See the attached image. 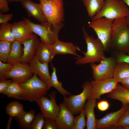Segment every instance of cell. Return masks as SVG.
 <instances>
[{
    "label": "cell",
    "mask_w": 129,
    "mask_h": 129,
    "mask_svg": "<svg viewBox=\"0 0 129 129\" xmlns=\"http://www.w3.org/2000/svg\"><path fill=\"white\" fill-rule=\"evenodd\" d=\"M22 91V89L20 84L12 81L3 94L9 98L19 99Z\"/></svg>",
    "instance_id": "cell-29"
},
{
    "label": "cell",
    "mask_w": 129,
    "mask_h": 129,
    "mask_svg": "<svg viewBox=\"0 0 129 129\" xmlns=\"http://www.w3.org/2000/svg\"><path fill=\"white\" fill-rule=\"evenodd\" d=\"M40 4L48 22L54 25L63 23L64 20L63 0H45Z\"/></svg>",
    "instance_id": "cell-6"
},
{
    "label": "cell",
    "mask_w": 129,
    "mask_h": 129,
    "mask_svg": "<svg viewBox=\"0 0 129 129\" xmlns=\"http://www.w3.org/2000/svg\"><path fill=\"white\" fill-rule=\"evenodd\" d=\"M114 20L103 17L92 21L89 26L92 28L102 43L105 51L110 49L113 25Z\"/></svg>",
    "instance_id": "cell-8"
},
{
    "label": "cell",
    "mask_w": 129,
    "mask_h": 129,
    "mask_svg": "<svg viewBox=\"0 0 129 129\" xmlns=\"http://www.w3.org/2000/svg\"><path fill=\"white\" fill-rule=\"evenodd\" d=\"M98 109L101 111H104L108 109L109 107V104L106 100H102L97 103Z\"/></svg>",
    "instance_id": "cell-41"
},
{
    "label": "cell",
    "mask_w": 129,
    "mask_h": 129,
    "mask_svg": "<svg viewBox=\"0 0 129 129\" xmlns=\"http://www.w3.org/2000/svg\"><path fill=\"white\" fill-rule=\"evenodd\" d=\"M129 126V108L126 111L117 122L111 127L122 129L123 128V126Z\"/></svg>",
    "instance_id": "cell-33"
},
{
    "label": "cell",
    "mask_w": 129,
    "mask_h": 129,
    "mask_svg": "<svg viewBox=\"0 0 129 129\" xmlns=\"http://www.w3.org/2000/svg\"><path fill=\"white\" fill-rule=\"evenodd\" d=\"M53 57L59 54H71L74 55L78 58L82 57L78 54L77 51H79L82 52L79 47L75 46L71 42H65L60 41L59 38L55 41L53 45Z\"/></svg>",
    "instance_id": "cell-16"
},
{
    "label": "cell",
    "mask_w": 129,
    "mask_h": 129,
    "mask_svg": "<svg viewBox=\"0 0 129 129\" xmlns=\"http://www.w3.org/2000/svg\"><path fill=\"white\" fill-rule=\"evenodd\" d=\"M100 64L95 63H90L92 72V76L94 80H101L113 78L115 67L116 64V60L113 56L107 57L105 56Z\"/></svg>",
    "instance_id": "cell-9"
},
{
    "label": "cell",
    "mask_w": 129,
    "mask_h": 129,
    "mask_svg": "<svg viewBox=\"0 0 129 129\" xmlns=\"http://www.w3.org/2000/svg\"><path fill=\"white\" fill-rule=\"evenodd\" d=\"M12 30L16 40L21 43L31 39L35 34L24 20L12 24Z\"/></svg>",
    "instance_id": "cell-14"
},
{
    "label": "cell",
    "mask_w": 129,
    "mask_h": 129,
    "mask_svg": "<svg viewBox=\"0 0 129 129\" xmlns=\"http://www.w3.org/2000/svg\"><path fill=\"white\" fill-rule=\"evenodd\" d=\"M60 110L54 119L59 129H72L75 117L72 112L62 103Z\"/></svg>",
    "instance_id": "cell-15"
},
{
    "label": "cell",
    "mask_w": 129,
    "mask_h": 129,
    "mask_svg": "<svg viewBox=\"0 0 129 129\" xmlns=\"http://www.w3.org/2000/svg\"><path fill=\"white\" fill-rule=\"evenodd\" d=\"M21 3L29 17H33L41 24L48 22L42 12L40 3H37L31 0H24Z\"/></svg>",
    "instance_id": "cell-18"
},
{
    "label": "cell",
    "mask_w": 129,
    "mask_h": 129,
    "mask_svg": "<svg viewBox=\"0 0 129 129\" xmlns=\"http://www.w3.org/2000/svg\"><path fill=\"white\" fill-rule=\"evenodd\" d=\"M56 91H52L48 94L50 99L44 96L35 101L38 104L39 109L45 118L55 119L59 113L60 107L56 102Z\"/></svg>",
    "instance_id": "cell-10"
},
{
    "label": "cell",
    "mask_w": 129,
    "mask_h": 129,
    "mask_svg": "<svg viewBox=\"0 0 129 129\" xmlns=\"http://www.w3.org/2000/svg\"><path fill=\"white\" fill-rule=\"evenodd\" d=\"M13 15L12 13L4 14L2 13H0V23L5 24L8 23V22L10 21L12 18Z\"/></svg>",
    "instance_id": "cell-39"
},
{
    "label": "cell",
    "mask_w": 129,
    "mask_h": 129,
    "mask_svg": "<svg viewBox=\"0 0 129 129\" xmlns=\"http://www.w3.org/2000/svg\"><path fill=\"white\" fill-rule=\"evenodd\" d=\"M39 0L40 1V2H41L45 0Z\"/></svg>",
    "instance_id": "cell-48"
},
{
    "label": "cell",
    "mask_w": 129,
    "mask_h": 129,
    "mask_svg": "<svg viewBox=\"0 0 129 129\" xmlns=\"http://www.w3.org/2000/svg\"><path fill=\"white\" fill-rule=\"evenodd\" d=\"M11 43L7 41H0V60L4 63L7 62L8 56L11 49Z\"/></svg>",
    "instance_id": "cell-31"
},
{
    "label": "cell",
    "mask_w": 129,
    "mask_h": 129,
    "mask_svg": "<svg viewBox=\"0 0 129 129\" xmlns=\"http://www.w3.org/2000/svg\"><path fill=\"white\" fill-rule=\"evenodd\" d=\"M51 63L53 71L50 78L46 82L49 86L55 88L64 97H66L67 95H71V93L63 87L62 83L58 81L56 74V69L53 66L52 62Z\"/></svg>",
    "instance_id": "cell-26"
},
{
    "label": "cell",
    "mask_w": 129,
    "mask_h": 129,
    "mask_svg": "<svg viewBox=\"0 0 129 129\" xmlns=\"http://www.w3.org/2000/svg\"><path fill=\"white\" fill-rule=\"evenodd\" d=\"M129 7V0H122Z\"/></svg>",
    "instance_id": "cell-45"
},
{
    "label": "cell",
    "mask_w": 129,
    "mask_h": 129,
    "mask_svg": "<svg viewBox=\"0 0 129 129\" xmlns=\"http://www.w3.org/2000/svg\"><path fill=\"white\" fill-rule=\"evenodd\" d=\"M23 19L33 32L40 37L41 42L52 45L58 39L59 32L64 25L63 23L54 25L48 22L40 24H36L28 18L23 17Z\"/></svg>",
    "instance_id": "cell-4"
},
{
    "label": "cell",
    "mask_w": 129,
    "mask_h": 129,
    "mask_svg": "<svg viewBox=\"0 0 129 129\" xmlns=\"http://www.w3.org/2000/svg\"><path fill=\"white\" fill-rule=\"evenodd\" d=\"M128 16H129V9L122 0H105L102 8L98 14L91 18V20L105 17L114 20Z\"/></svg>",
    "instance_id": "cell-5"
},
{
    "label": "cell",
    "mask_w": 129,
    "mask_h": 129,
    "mask_svg": "<svg viewBox=\"0 0 129 129\" xmlns=\"http://www.w3.org/2000/svg\"><path fill=\"white\" fill-rule=\"evenodd\" d=\"M12 80L7 79L0 80V93L3 94L4 92L8 88L12 81Z\"/></svg>",
    "instance_id": "cell-38"
},
{
    "label": "cell",
    "mask_w": 129,
    "mask_h": 129,
    "mask_svg": "<svg viewBox=\"0 0 129 129\" xmlns=\"http://www.w3.org/2000/svg\"><path fill=\"white\" fill-rule=\"evenodd\" d=\"M83 90L82 93L77 95H70L68 97H64L63 103L74 115L80 114L84 108L86 102L91 94V86L88 81L82 85Z\"/></svg>",
    "instance_id": "cell-7"
},
{
    "label": "cell",
    "mask_w": 129,
    "mask_h": 129,
    "mask_svg": "<svg viewBox=\"0 0 129 129\" xmlns=\"http://www.w3.org/2000/svg\"><path fill=\"white\" fill-rule=\"evenodd\" d=\"M126 18L127 22L129 25V16L126 17Z\"/></svg>",
    "instance_id": "cell-47"
},
{
    "label": "cell",
    "mask_w": 129,
    "mask_h": 129,
    "mask_svg": "<svg viewBox=\"0 0 129 129\" xmlns=\"http://www.w3.org/2000/svg\"><path fill=\"white\" fill-rule=\"evenodd\" d=\"M45 117L41 113L36 115L33 120L31 129H41L43 125Z\"/></svg>",
    "instance_id": "cell-34"
},
{
    "label": "cell",
    "mask_w": 129,
    "mask_h": 129,
    "mask_svg": "<svg viewBox=\"0 0 129 129\" xmlns=\"http://www.w3.org/2000/svg\"><path fill=\"white\" fill-rule=\"evenodd\" d=\"M20 42L16 40L11 43V49L7 62L14 65L20 62L23 54L24 47Z\"/></svg>",
    "instance_id": "cell-22"
},
{
    "label": "cell",
    "mask_w": 129,
    "mask_h": 129,
    "mask_svg": "<svg viewBox=\"0 0 129 129\" xmlns=\"http://www.w3.org/2000/svg\"><path fill=\"white\" fill-rule=\"evenodd\" d=\"M82 0V1H84L85 0Z\"/></svg>",
    "instance_id": "cell-49"
},
{
    "label": "cell",
    "mask_w": 129,
    "mask_h": 129,
    "mask_svg": "<svg viewBox=\"0 0 129 129\" xmlns=\"http://www.w3.org/2000/svg\"><path fill=\"white\" fill-rule=\"evenodd\" d=\"M0 40H5L11 43L16 39L12 32V24L7 23L1 24L0 26Z\"/></svg>",
    "instance_id": "cell-28"
},
{
    "label": "cell",
    "mask_w": 129,
    "mask_h": 129,
    "mask_svg": "<svg viewBox=\"0 0 129 129\" xmlns=\"http://www.w3.org/2000/svg\"><path fill=\"white\" fill-rule=\"evenodd\" d=\"M105 0H85L83 4L86 8L88 16L91 18L102 10L104 4Z\"/></svg>",
    "instance_id": "cell-25"
},
{
    "label": "cell",
    "mask_w": 129,
    "mask_h": 129,
    "mask_svg": "<svg viewBox=\"0 0 129 129\" xmlns=\"http://www.w3.org/2000/svg\"><path fill=\"white\" fill-rule=\"evenodd\" d=\"M5 111L9 116L15 117L24 111V108L20 103L14 101L8 104L6 106Z\"/></svg>",
    "instance_id": "cell-30"
},
{
    "label": "cell",
    "mask_w": 129,
    "mask_h": 129,
    "mask_svg": "<svg viewBox=\"0 0 129 129\" xmlns=\"http://www.w3.org/2000/svg\"><path fill=\"white\" fill-rule=\"evenodd\" d=\"M53 45L41 42L36 51L35 55L42 63L48 64L52 62L54 57Z\"/></svg>",
    "instance_id": "cell-20"
},
{
    "label": "cell",
    "mask_w": 129,
    "mask_h": 129,
    "mask_svg": "<svg viewBox=\"0 0 129 129\" xmlns=\"http://www.w3.org/2000/svg\"><path fill=\"white\" fill-rule=\"evenodd\" d=\"M42 129H59L54 119L49 118H45Z\"/></svg>",
    "instance_id": "cell-36"
},
{
    "label": "cell",
    "mask_w": 129,
    "mask_h": 129,
    "mask_svg": "<svg viewBox=\"0 0 129 129\" xmlns=\"http://www.w3.org/2000/svg\"><path fill=\"white\" fill-rule=\"evenodd\" d=\"M13 66L10 63H4L0 60V80L6 79L4 77V74L11 71Z\"/></svg>",
    "instance_id": "cell-35"
},
{
    "label": "cell",
    "mask_w": 129,
    "mask_h": 129,
    "mask_svg": "<svg viewBox=\"0 0 129 129\" xmlns=\"http://www.w3.org/2000/svg\"><path fill=\"white\" fill-rule=\"evenodd\" d=\"M29 63L32 72L38 75L40 79L46 81L50 78L51 75L49 71L48 64L41 63L35 55Z\"/></svg>",
    "instance_id": "cell-19"
},
{
    "label": "cell",
    "mask_w": 129,
    "mask_h": 129,
    "mask_svg": "<svg viewBox=\"0 0 129 129\" xmlns=\"http://www.w3.org/2000/svg\"><path fill=\"white\" fill-rule=\"evenodd\" d=\"M96 104V99L89 98L85 105L84 113L87 119V129H96V119L94 109Z\"/></svg>",
    "instance_id": "cell-21"
},
{
    "label": "cell",
    "mask_w": 129,
    "mask_h": 129,
    "mask_svg": "<svg viewBox=\"0 0 129 129\" xmlns=\"http://www.w3.org/2000/svg\"><path fill=\"white\" fill-rule=\"evenodd\" d=\"M84 108L79 115L75 117L72 129H84L86 126V122L85 118Z\"/></svg>",
    "instance_id": "cell-32"
},
{
    "label": "cell",
    "mask_w": 129,
    "mask_h": 129,
    "mask_svg": "<svg viewBox=\"0 0 129 129\" xmlns=\"http://www.w3.org/2000/svg\"><path fill=\"white\" fill-rule=\"evenodd\" d=\"M124 129H129V126H123Z\"/></svg>",
    "instance_id": "cell-46"
},
{
    "label": "cell",
    "mask_w": 129,
    "mask_h": 129,
    "mask_svg": "<svg viewBox=\"0 0 129 129\" xmlns=\"http://www.w3.org/2000/svg\"><path fill=\"white\" fill-rule=\"evenodd\" d=\"M35 111L31 110L28 112L24 110L17 116L15 117L18 122L20 128L31 129L32 122L35 115Z\"/></svg>",
    "instance_id": "cell-24"
},
{
    "label": "cell",
    "mask_w": 129,
    "mask_h": 129,
    "mask_svg": "<svg viewBox=\"0 0 129 129\" xmlns=\"http://www.w3.org/2000/svg\"><path fill=\"white\" fill-rule=\"evenodd\" d=\"M33 74L29 64L20 62L13 65L11 70L5 73L4 77L5 79L11 78L12 81L20 84L30 79Z\"/></svg>",
    "instance_id": "cell-11"
},
{
    "label": "cell",
    "mask_w": 129,
    "mask_h": 129,
    "mask_svg": "<svg viewBox=\"0 0 129 129\" xmlns=\"http://www.w3.org/2000/svg\"><path fill=\"white\" fill-rule=\"evenodd\" d=\"M129 77V64L121 62L116 64L114 70L113 78L118 83Z\"/></svg>",
    "instance_id": "cell-27"
},
{
    "label": "cell",
    "mask_w": 129,
    "mask_h": 129,
    "mask_svg": "<svg viewBox=\"0 0 129 129\" xmlns=\"http://www.w3.org/2000/svg\"><path fill=\"white\" fill-rule=\"evenodd\" d=\"M82 31L84 39L86 44L87 50L86 52H82L84 56L79 58H74L76 60L74 63L78 65L84 64L88 63L100 62L105 56V50L103 44L98 38H95L90 36L84 27Z\"/></svg>",
    "instance_id": "cell-2"
},
{
    "label": "cell",
    "mask_w": 129,
    "mask_h": 129,
    "mask_svg": "<svg viewBox=\"0 0 129 129\" xmlns=\"http://www.w3.org/2000/svg\"><path fill=\"white\" fill-rule=\"evenodd\" d=\"M7 0H0V10L1 12L6 13L9 11Z\"/></svg>",
    "instance_id": "cell-40"
},
{
    "label": "cell",
    "mask_w": 129,
    "mask_h": 129,
    "mask_svg": "<svg viewBox=\"0 0 129 129\" xmlns=\"http://www.w3.org/2000/svg\"><path fill=\"white\" fill-rule=\"evenodd\" d=\"M13 117L10 116L9 117L8 121V123L7 124V125L6 127V129H10V126L11 124V123L12 120V119H13Z\"/></svg>",
    "instance_id": "cell-43"
},
{
    "label": "cell",
    "mask_w": 129,
    "mask_h": 129,
    "mask_svg": "<svg viewBox=\"0 0 129 129\" xmlns=\"http://www.w3.org/2000/svg\"><path fill=\"white\" fill-rule=\"evenodd\" d=\"M126 17L116 19L113 22L110 49L115 53L129 54V25Z\"/></svg>",
    "instance_id": "cell-1"
},
{
    "label": "cell",
    "mask_w": 129,
    "mask_h": 129,
    "mask_svg": "<svg viewBox=\"0 0 129 129\" xmlns=\"http://www.w3.org/2000/svg\"><path fill=\"white\" fill-rule=\"evenodd\" d=\"M121 83L124 87L129 90V77L124 79Z\"/></svg>",
    "instance_id": "cell-42"
},
{
    "label": "cell",
    "mask_w": 129,
    "mask_h": 129,
    "mask_svg": "<svg viewBox=\"0 0 129 129\" xmlns=\"http://www.w3.org/2000/svg\"></svg>",
    "instance_id": "cell-50"
},
{
    "label": "cell",
    "mask_w": 129,
    "mask_h": 129,
    "mask_svg": "<svg viewBox=\"0 0 129 129\" xmlns=\"http://www.w3.org/2000/svg\"><path fill=\"white\" fill-rule=\"evenodd\" d=\"M91 90L89 98L100 99L101 96L108 93L115 88L118 82L113 78L91 81Z\"/></svg>",
    "instance_id": "cell-12"
},
{
    "label": "cell",
    "mask_w": 129,
    "mask_h": 129,
    "mask_svg": "<svg viewBox=\"0 0 129 129\" xmlns=\"http://www.w3.org/2000/svg\"><path fill=\"white\" fill-rule=\"evenodd\" d=\"M109 98L121 102L122 105L129 104V90L117 84L115 89L107 95Z\"/></svg>",
    "instance_id": "cell-23"
},
{
    "label": "cell",
    "mask_w": 129,
    "mask_h": 129,
    "mask_svg": "<svg viewBox=\"0 0 129 129\" xmlns=\"http://www.w3.org/2000/svg\"><path fill=\"white\" fill-rule=\"evenodd\" d=\"M20 84L22 91L19 100L31 102L45 96L51 87L35 74L26 82Z\"/></svg>",
    "instance_id": "cell-3"
},
{
    "label": "cell",
    "mask_w": 129,
    "mask_h": 129,
    "mask_svg": "<svg viewBox=\"0 0 129 129\" xmlns=\"http://www.w3.org/2000/svg\"><path fill=\"white\" fill-rule=\"evenodd\" d=\"M41 42L35 34L31 39L23 42V54L20 62L27 63H29L35 55L37 49Z\"/></svg>",
    "instance_id": "cell-17"
},
{
    "label": "cell",
    "mask_w": 129,
    "mask_h": 129,
    "mask_svg": "<svg viewBox=\"0 0 129 129\" xmlns=\"http://www.w3.org/2000/svg\"><path fill=\"white\" fill-rule=\"evenodd\" d=\"M8 3H11L13 2H20L26 0H7Z\"/></svg>",
    "instance_id": "cell-44"
},
{
    "label": "cell",
    "mask_w": 129,
    "mask_h": 129,
    "mask_svg": "<svg viewBox=\"0 0 129 129\" xmlns=\"http://www.w3.org/2000/svg\"><path fill=\"white\" fill-rule=\"evenodd\" d=\"M129 108V104L122 105L119 110L109 113L101 118L96 119V129L108 128L113 126Z\"/></svg>",
    "instance_id": "cell-13"
},
{
    "label": "cell",
    "mask_w": 129,
    "mask_h": 129,
    "mask_svg": "<svg viewBox=\"0 0 129 129\" xmlns=\"http://www.w3.org/2000/svg\"><path fill=\"white\" fill-rule=\"evenodd\" d=\"M113 56L115 57L116 64L121 62H124L129 64V54L122 52H116Z\"/></svg>",
    "instance_id": "cell-37"
}]
</instances>
